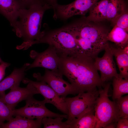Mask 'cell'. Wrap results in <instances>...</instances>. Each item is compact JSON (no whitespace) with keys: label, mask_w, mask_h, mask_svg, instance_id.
I'll return each instance as SVG.
<instances>
[{"label":"cell","mask_w":128,"mask_h":128,"mask_svg":"<svg viewBox=\"0 0 128 128\" xmlns=\"http://www.w3.org/2000/svg\"><path fill=\"white\" fill-rule=\"evenodd\" d=\"M117 122H113L109 123L104 127V128H116Z\"/></svg>","instance_id":"f546056e"},{"label":"cell","mask_w":128,"mask_h":128,"mask_svg":"<svg viewBox=\"0 0 128 128\" xmlns=\"http://www.w3.org/2000/svg\"><path fill=\"white\" fill-rule=\"evenodd\" d=\"M99 95L96 88L89 91L79 93L74 97L64 98L68 111L66 122L70 125L84 114L94 110Z\"/></svg>","instance_id":"8992f818"},{"label":"cell","mask_w":128,"mask_h":128,"mask_svg":"<svg viewBox=\"0 0 128 128\" xmlns=\"http://www.w3.org/2000/svg\"><path fill=\"white\" fill-rule=\"evenodd\" d=\"M114 25L121 28L128 32V14L126 10L117 19Z\"/></svg>","instance_id":"484cf974"},{"label":"cell","mask_w":128,"mask_h":128,"mask_svg":"<svg viewBox=\"0 0 128 128\" xmlns=\"http://www.w3.org/2000/svg\"><path fill=\"white\" fill-rule=\"evenodd\" d=\"M13 116V110L0 100V125L5 121H9Z\"/></svg>","instance_id":"d4e9b609"},{"label":"cell","mask_w":128,"mask_h":128,"mask_svg":"<svg viewBox=\"0 0 128 128\" xmlns=\"http://www.w3.org/2000/svg\"><path fill=\"white\" fill-rule=\"evenodd\" d=\"M116 100L119 118L128 119V95L121 96Z\"/></svg>","instance_id":"cb8c5ba5"},{"label":"cell","mask_w":128,"mask_h":128,"mask_svg":"<svg viewBox=\"0 0 128 128\" xmlns=\"http://www.w3.org/2000/svg\"><path fill=\"white\" fill-rule=\"evenodd\" d=\"M26 103L23 107L13 110V116L19 115L31 119H42L46 117L67 118L66 114L55 113L48 109L45 106L46 103L44 100L38 101L32 96L26 100Z\"/></svg>","instance_id":"52a82bcc"},{"label":"cell","mask_w":128,"mask_h":128,"mask_svg":"<svg viewBox=\"0 0 128 128\" xmlns=\"http://www.w3.org/2000/svg\"><path fill=\"white\" fill-rule=\"evenodd\" d=\"M116 128H128V119L119 118L117 122Z\"/></svg>","instance_id":"83f0119b"},{"label":"cell","mask_w":128,"mask_h":128,"mask_svg":"<svg viewBox=\"0 0 128 128\" xmlns=\"http://www.w3.org/2000/svg\"><path fill=\"white\" fill-rule=\"evenodd\" d=\"M42 31V35L40 39L31 42H23L21 45V48L25 50L34 44L44 43L54 47L59 55L81 53L73 36L65 26Z\"/></svg>","instance_id":"277c9868"},{"label":"cell","mask_w":128,"mask_h":128,"mask_svg":"<svg viewBox=\"0 0 128 128\" xmlns=\"http://www.w3.org/2000/svg\"><path fill=\"white\" fill-rule=\"evenodd\" d=\"M10 65V63L4 61L0 63V82L2 81L4 77L6 68Z\"/></svg>","instance_id":"4316f807"},{"label":"cell","mask_w":128,"mask_h":128,"mask_svg":"<svg viewBox=\"0 0 128 128\" xmlns=\"http://www.w3.org/2000/svg\"><path fill=\"white\" fill-rule=\"evenodd\" d=\"M28 83L25 87L18 86L11 89L8 94L0 97V100L12 110H14L18 104L21 101L26 100L35 94H39L37 89L31 83Z\"/></svg>","instance_id":"4fadbf2b"},{"label":"cell","mask_w":128,"mask_h":128,"mask_svg":"<svg viewBox=\"0 0 128 128\" xmlns=\"http://www.w3.org/2000/svg\"><path fill=\"white\" fill-rule=\"evenodd\" d=\"M25 8L27 7L21 0H0V14L9 21L17 36L18 35V23L19 14Z\"/></svg>","instance_id":"5bb4252c"},{"label":"cell","mask_w":128,"mask_h":128,"mask_svg":"<svg viewBox=\"0 0 128 128\" xmlns=\"http://www.w3.org/2000/svg\"><path fill=\"white\" fill-rule=\"evenodd\" d=\"M108 0H100L96 2L89 10L88 16L85 17L87 20L98 23L106 20Z\"/></svg>","instance_id":"e0dca14e"},{"label":"cell","mask_w":128,"mask_h":128,"mask_svg":"<svg viewBox=\"0 0 128 128\" xmlns=\"http://www.w3.org/2000/svg\"><path fill=\"white\" fill-rule=\"evenodd\" d=\"M111 51L116 59L119 70V76L123 78L128 79V54L123 48L114 47L110 45Z\"/></svg>","instance_id":"ac0fdd59"},{"label":"cell","mask_w":128,"mask_h":128,"mask_svg":"<svg viewBox=\"0 0 128 128\" xmlns=\"http://www.w3.org/2000/svg\"><path fill=\"white\" fill-rule=\"evenodd\" d=\"M24 83L30 82L37 89L39 94L44 97L46 103H50L64 114L68 115V111L64 98L59 96L46 83L43 81H34L25 78Z\"/></svg>","instance_id":"7c38bea8"},{"label":"cell","mask_w":128,"mask_h":128,"mask_svg":"<svg viewBox=\"0 0 128 128\" xmlns=\"http://www.w3.org/2000/svg\"><path fill=\"white\" fill-rule=\"evenodd\" d=\"M110 83L105 84L103 88L98 90L99 95L94 107L96 118L95 128H104L113 122H117L119 118V111L115 101H112L109 98L108 92Z\"/></svg>","instance_id":"5b68a950"},{"label":"cell","mask_w":128,"mask_h":128,"mask_svg":"<svg viewBox=\"0 0 128 128\" xmlns=\"http://www.w3.org/2000/svg\"><path fill=\"white\" fill-rule=\"evenodd\" d=\"M51 8V5L44 1L21 10L18 28L19 37L23 38L24 42H32L41 37L43 32L40 30L43 15L46 10Z\"/></svg>","instance_id":"3957f363"},{"label":"cell","mask_w":128,"mask_h":128,"mask_svg":"<svg viewBox=\"0 0 128 128\" xmlns=\"http://www.w3.org/2000/svg\"><path fill=\"white\" fill-rule=\"evenodd\" d=\"M30 64L26 63L21 68H15L10 75L0 82V97L5 94L6 90L19 86L25 78V71Z\"/></svg>","instance_id":"9a60e30c"},{"label":"cell","mask_w":128,"mask_h":128,"mask_svg":"<svg viewBox=\"0 0 128 128\" xmlns=\"http://www.w3.org/2000/svg\"><path fill=\"white\" fill-rule=\"evenodd\" d=\"M41 119H30L19 115H16L6 123L0 125V128H41Z\"/></svg>","instance_id":"2e32d148"},{"label":"cell","mask_w":128,"mask_h":128,"mask_svg":"<svg viewBox=\"0 0 128 128\" xmlns=\"http://www.w3.org/2000/svg\"><path fill=\"white\" fill-rule=\"evenodd\" d=\"M96 121L94 109L74 121L70 125V128H95Z\"/></svg>","instance_id":"44dd1931"},{"label":"cell","mask_w":128,"mask_h":128,"mask_svg":"<svg viewBox=\"0 0 128 128\" xmlns=\"http://www.w3.org/2000/svg\"><path fill=\"white\" fill-rule=\"evenodd\" d=\"M3 62V61L2 60L0 57V63L2 62Z\"/></svg>","instance_id":"1f68e13d"},{"label":"cell","mask_w":128,"mask_h":128,"mask_svg":"<svg viewBox=\"0 0 128 128\" xmlns=\"http://www.w3.org/2000/svg\"><path fill=\"white\" fill-rule=\"evenodd\" d=\"M126 10L124 0H108L106 20L114 25L117 19Z\"/></svg>","instance_id":"d6986e66"},{"label":"cell","mask_w":128,"mask_h":128,"mask_svg":"<svg viewBox=\"0 0 128 128\" xmlns=\"http://www.w3.org/2000/svg\"><path fill=\"white\" fill-rule=\"evenodd\" d=\"M45 0L52 6L53 8L55 5L57 3H56L57 0Z\"/></svg>","instance_id":"4dcf8cb0"},{"label":"cell","mask_w":128,"mask_h":128,"mask_svg":"<svg viewBox=\"0 0 128 128\" xmlns=\"http://www.w3.org/2000/svg\"><path fill=\"white\" fill-rule=\"evenodd\" d=\"M107 40L108 41L114 43L117 47L123 48L128 44V32L123 29L114 25L109 32Z\"/></svg>","instance_id":"ffe728a7"},{"label":"cell","mask_w":128,"mask_h":128,"mask_svg":"<svg viewBox=\"0 0 128 128\" xmlns=\"http://www.w3.org/2000/svg\"><path fill=\"white\" fill-rule=\"evenodd\" d=\"M100 0H75L68 5L56 3L53 9L54 18L65 20L75 15H85L92 6Z\"/></svg>","instance_id":"9c48e42d"},{"label":"cell","mask_w":128,"mask_h":128,"mask_svg":"<svg viewBox=\"0 0 128 128\" xmlns=\"http://www.w3.org/2000/svg\"><path fill=\"white\" fill-rule=\"evenodd\" d=\"M104 53L101 57L97 56L94 59V64L97 70L100 71L101 79L104 83L110 81L114 77L118 76L114 56L108 42L105 49Z\"/></svg>","instance_id":"8fae6325"},{"label":"cell","mask_w":128,"mask_h":128,"mask_svg":"<svg viewBox=\"0 0 128 128\" xmlns=\"http://www.w3.org/2000/svg\"><path fill=\"white\" fill-rule=\"evenodd\" d=\"M30 56L34 60L32 64H30L26 71L32 68L41 67L52 71H59V56L56 49L53 46L49 45L46 50L41 53L32 50Z\"/></svg>","instance_id":"30bf717a"},{"label":"cell","mask_w":128,"mask_h":128,"mask_svg":"<svg viewBox=\"0 0 128 128\" xmlns=\"http://www.w3.org/2000/svg\"><path fill=\"white\" fill-rule=\"evenodd\" d=\"M63 75L59 71H55L46 69L44 74L39 73L33 74L37 81H43L47 83L59 96L65 98L69 94L75 95L78 91L70 83L63 78Z\"/></svg>","instance_id":"ba28073f"},{"label":"cell","mask_w":128,"mask_h":128,"mask_svg":"<svg viewBox=\"0 0 128 128\" xmlns=\"http://www.w3.org/2000/svg\"><path fill=\"white\" fill-rule=\"evenodd\" d=\"M98 23L83 17L65 26L73 36L81 53L94 59L108 42L109 32Z\"/></svg>","instance_id":"7a4b0ae2"},{"label":"cell","mask_w":128,"mask_h":128,"mask_svg":"<svg viewBox=\"0 0 128 128\" xmlns=\"http://www.w3.org/2000/svg\"><path fill=\"white\" fill-rule=\"evenodd\" d=\"M24 3L27 8L31 6L40 2H43L45 0H21Z\"/></svg>","instance_id":"f1b7e54d"},{"label":"cell","mask_w":128,"mask_h":128,"mask_svg":"<svg viewBox=\"0 0 128 128\" xmlns=\"http://www.w3.org/2000/svg\"><path fill=\"white\" fill-rule=\"evenodd\" d=\"M63 118L57 117L53 119L46 117L42 119L41 123L44 128H70V125L65 121L63 122Z\"/></svg>","instance_id":"603a6c76"},{"label":"cell","mask_w":128,"mask_h":128,"mask_svg":"<svg viewBox=\"0 0 128 128\" xmlns=\"http://www.w3.org/2000/svg\"><path fill=\"white\" fill-rule=\"evenodd\" d=\"M113 90L112 98L114 101L128 93V79L118 76L113 78Z\"/></svg>","instance_id":"7402d4cb"},{"label":"cell","mask_w":128,"mask_h":128,"mask_svg":"<svg viewBox=\"0 0 128 128\" xmlns=\"http://www.w3.org/2000/svg\"><path fill=\"white\" fill-rule=\"evenodd\" d=\"M58 69L79 93L105 85L95 67L94 59L85 54L60 55Z\"/></svg>","instance_id":"6da1fadb"}]
</instances>
